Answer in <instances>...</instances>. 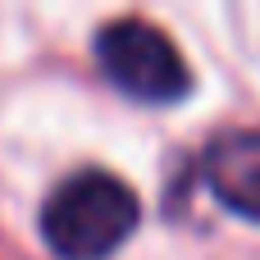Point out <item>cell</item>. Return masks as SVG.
Returning <instances> with one entry per match:
<instances>
[{"mask_svg":"<svg viewBox=\"0 0 260 260\" xmlns=\"http://www.w3.org/2000/svg\"><path fill=\"white\" fill-rule=\"evenodd\" d=\"M96 59L105 78L146 105H174L192 91V73L178 46L146 18H114L96 32Z\"/></svg>","mask_w":260,"mask_h":260,"instance_id":"obj_2","label":"cell"},{"mask_svg":"<svg viewBox=\"0 0 260 260\" xmlns=\"http://www.w3.org/2000/svg\"><path fill=\"white\" fill-rule=\"evenodd\" d=\"M137 229V197L105 169L64 178L41 206V238L59 260H105Z\"/></svg>","mask_w":260,"mask_h":260,"instance_id":"obj_1","label":"cell"},{"mask_svg":"<svg viewBox=\"0 0 260 260\" xmlns=\"http://www.w3.org/2000/svg\"><path fill=\"white\" fill-rule=\"evenodd\" d=\"M201 174H206V187L215 192V201L224 210L260 224V133L256 128H229V133L210 137V146L201 155Z\"/></svg>","mask_w":260,"mask_h":260,"instance_id":"obj_3","label":"cell"}]
</instances>
